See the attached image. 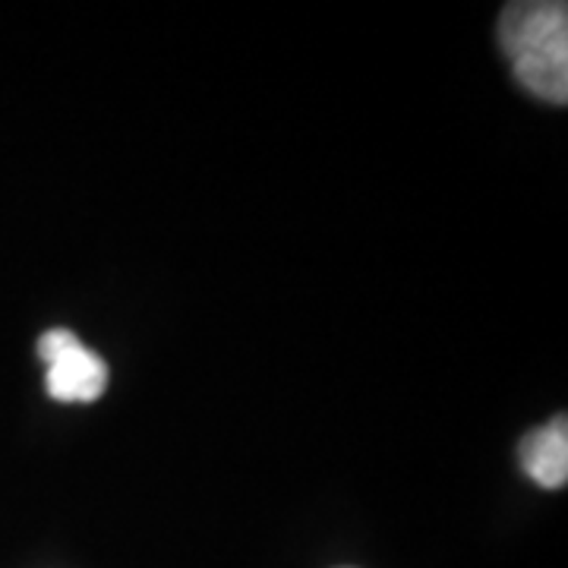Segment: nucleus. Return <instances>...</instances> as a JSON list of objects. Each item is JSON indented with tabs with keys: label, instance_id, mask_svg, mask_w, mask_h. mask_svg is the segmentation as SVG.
Listing matches in <instances>:
<instances>
[{
	"label": "nucleus",
	"instance_id": "1",
	"mask_svg": "<svg viewBox=\"0 0 568 568\" xmlns=\"http://www.w3.org/2000/svg\"><path fill=\"white\" fill-rule=\"evenodd\" d=\"M499 44L521 89L540 102H568V7L559 0H518L499 17Z\"/></svg>",
	"mask_w": 568,
	"mask_h": 568
},
{
	"label": "nucleus",
	"instance_id": "3",
	"mask_svg": "<svg viewBox=\"0 0 568 568\" xmlns=\"http://www.w3.org/2000/svg\"><path fill=\"white\" fill-rule=\"evenodd\" d=\"M521 467L537 487L562 489L568 484V420L556 414L521 439Z\"/></svg>",
	"mask_w": 568,
	"mask_h": 568
},
{
	"label": "nucleus",
	"instance_id": "2",
	"mask_svg": "<svg viewBox=\"0 0 568 568\" xmlns=\"http://www.w3.org/2000/svg\"><path fill=\"white\" fill-rule=\"evenodd\" d=\"M39 357L48 366L44 386L54 402L63 405H89L102 398L108 388V364L92 354L80 338L67 328H51L39 338Z\"/></svg>",
	"mask_w": 568,
	"mask_h": 568
}]
</instances>
